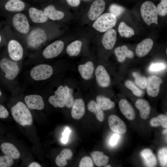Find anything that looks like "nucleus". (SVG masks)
Wrapping results in <instances>:
<instances>
[{
    "label": "nucleus",
    "instance_id": "1",
    "mask_svg": "<svg viewBox=\"0 0 167 167\" xmlns=\"http://www.w3.org/2000/svg\"><path fill=\"white\" fill-rule=\"evenodd\" d=\"M11 112L14 120L19 125L24 126L32 124L33 118L31 113L23 102L19 101L12 106Z\"/></svg>",
    "mask_w": 167,
    "mask_h": 167
},
{
    "label": "nucleus",
    "instance_id": "2",
    "mask_svg": "<svg viewBox=\"0 0 167 167\" xmlns=\"http://www.w3.org/2000/svg\"><path fill=\"white\" fill-rule=\"evenodd\" d=\"M19 68L16 61L3 57L0 59V78L6 83L13 80L18 75Z\"/></svg>",
    "mask_w": 167,
    "mask_h": 167
},
{
    "label": "nucleus",
    "instance_id": "3",
    "mask_svg": "<svg viewBox=\"0 0 167 167\" xmlns=\"http://www.w3.org/2000/svg\"><path fill=\"white\" fill-rule=\"evenodd\" d=\"M140 12L143 20L148 25L153 23L158 24L157 8L153 2L149 1L143 2L141 7Z\"/></svg>",
    "mask_w": 167,
    "mask_h": 167
},
{
    "label": "nucleus",
    "instance_id": "4",
    "mask_svg": "<svg viewBox=\"0 0 167 167\" xmlns=\"http://www.w3.org/2000/svg\"><path fill=\"white\" fill-rule=\"evenodd\" d=\"M117 22L116 17L110 13H105L99 17L92 26L96 30L103 32L115 26Z\"/></svg>",
    "mask_w": 167,
    "mask_h": 167
},
{
    "label": "nucleus",
    "instance_id": "5",
    "mask_svg": "<svg viewBox=\"0 0 167 167\" xmlns=\"http://www.w3.org/2000/svg\"><path fill=\"white\" fill-rule=\"evenodd\" d=\"M53 73V69L51 66L42 64L34 67L30 71V75L35 80L42 81L50 78Z\"/></svg>",
    "mask_w": 167,
    "mask_h": 167
},
{
    "label": "nucleus",
    "instance_id": "6",
    "mask_svg": "<svg viewBox=\"0 0 167 167\" xmlns=\"http://www.w3.org/2000/svg\"><path fill=\"white\" fill-rule=\"evenodd\" d=\"M47 38L45 31L41 28H37L31 32L28 37L27 42L30 47L36 48L46 41Z\"/></svg>",
    "mask_w": 167,
    "mask_h": 167
},
{
    "label": "nucleus",
    "instance_id": "7",
    "mask_svg": "<svg viewBox=\"0 0 167 167\" xmlns=\"http://www.w3.org/2000/svg\"><path fill=\"white\" fill-rule=\"evenodd\" d=\"M64 47L63 42L60 40L56 41L47 46L42 52L43 56L46 59H50L58 56Z\"/></svg>",
    "mask_w": 167,
    "mask_h": 167
},
{
    "label": "nucleus",
    "instance_id": "8",
    "mask_svg": "<svg viewBox=\"0 0 167 167\" xmlns=\"http://www.w3.org/2000/svg\"><path fill=\"white\" fill-rule=\"evenodd\" d=\"M13 24L16 30L19 33L26 34L30 30V25L26 16L23 14H16L12 19Z\"/></svg>",
    "mask_w": 167,
    "mask_h": 167
},
{
    "label": "nucleus",
    "instance_id": "9",
    "mask_svg": "<svg viewBox=\"0 0 167 167\" xmlns=\"http://www.w3.org/2000/svg\"><path fill=\"white\" fill-rule=\"evenodd\" d=\"M7 51L11 59L15 61L20 60L23 57L24 50L20 44L17 41L11 40L7 45Z\"/></svg>",
    "mask_w": 167,
    "mask_h": 167
},
{
    "label": "nucleus",
    "instance_id": "10",
    "mask_svg": "<svg viewBox=\"0 0 167 167\" xmlns=\"http://www.w3.org/2000/svg\"><path fill=\"white\" fill-rule=\"evenodd\" d=\"M108 125L110 129L118 134H123L126 131V127L124 122L115 115H110L108 119Z\"/></svg>",
    "mask_w": 167,
    "mask_h": 167
},
{
    "label": "nucleus",
    "instance_id": "11",
    "mask_svg": "<svg viewBox=\"0 0 167 167\" xmlns=\"http://www.w3.org/2000/svg\"><path fill=\"white\" fill-rule=\"evenodd\" d=\"M95 74L96 82L100 86L106 88L109 86L110 83V77L103 66H98L95 69Z\"/></svg>",
    "mask_w": 167,
    "mask_h": 167
},
{
    "label": "nucleus",
    "instance_id": "12",
    "mask_svg": "<svg viewBox=\"0 0 167 167\" xmlns=\"http://www.w3.org/2000/svg\"><path fill=\"white\" fill-rule=\"evenodd\" d=\"M25 104L29 109L41 110L45 107V104L42 97L36 94L27 95L24 98Z\"/></svg>",
    "mask_w": 167,
    "mask_h": 167
},
{
    "label": "nucleus",
    "instance_id": "13",
    "mask_svg": "<svg viewBox=\"0 0 167 167\" xmlns=\"http://www.w3.org/2000/svg\"><path fill=\"white\" fill-rule=\"evenodd\" d=\"M161 79L156 75H152L148 79L147 92L150 96L154 97L158 94L161 85L162 83Z\"/></svg>",
    "mask_w": 167,
    "mask_h": 167
},
{
    "label": "nucleus",
    "instance_id": "14",
    "mask_svg": "<svg viewBox=\"0 0 167 167\" xmlns=\"http://www.w3.org/2000/svg\"><path fill=\"white\" fill-rule=\"evenodd\" d=\"M63 91L64 86L62 85H60L55 91L54 94L49 97V102L54 107L62 108L65 106Z\"/></svg>",
    "mask_w": 167,
    "mask_h": 167
},
{
    "label": "nucleus",
    "instance_id": "15",
    "mask_svg": "<svg viewBox=\"0 0 167 167\" xmlns=\"http://www.w3.org/2000/svg\"><path fill=\"white\" fill-rule=\"evenodd\" d=\"M105 2L103 0L94 1L91 6L88 13L89 19L94 20L99 17L105 9Z\"/></svg>",
    "mask_w": 167,
    "mask_h": 167
},
{
    "label": "nucleus",
    "instance_id": "16",
    "mask_svg": "<svg viewBox=\"0 0 167 167\" xmlns=\"http://www.w3.org/2000/svg\"><path fill=\"white\" fill-rule=\"evenodd\" d=\"M71 107V113L73 118L79 120L83 117L85 108L84 102L82 99L77 98L75 100Z\"/></svg>",
    "mask_w": 167,
    "mask_h": 167
},
{
    "label": "nucleus",
    "instance_id": "17",
    "mask_svg": "<svg viewBox=\"0 0 167 167\" xmlns=\"http://www.w3.org/2000/svg\"><path fill=\"white\" fill-rule=\"evenodd\" d=\"M78 69L81 77L85 80H89L92 77L95 70L94 64L91 61L78 66Z\"/></svg>",
    "mask_w": 167,
    "mask_h": 167
},
{
    "label": "nucleus",
    "instance_id": "18",
    "mask_svg": "<svg viewBox=\"0 0 167 167\" xmlns=\"http://www.w3.org/2000/svg\"><path fill=\"white\" fill-rule=\"evenodd\" d=\"M116 34L114 29L111 28L106 31L102 40V45L106 49L110 50L113 48L116 41Z\"/></svg>",
    "mask_w": 167,
    "mask_h": 167
},
{
    "label": "nucleus",
    "instance_id": "19",
    "mask_svg": "<svg viewBox=\"0 0 167 167\" xmlns=\"http://www.w3.org/2000/svg\"><path fill=\"white\" fill-rule=\"evenodd\" d=\"M120 110L124 116L129 120H133L135 117V110L129 103L125 99H122L118 104Z\"/></svg>",
    "mask_w": 167,
    "mask_h": 167
},
{
    "label": "nucleus",
    "instance_id": "20",
    "mask_svg": "<svg viewBox=\"0 0 167 167\" xmlns=\"http://www.w3.org/2000/svg\"><path fill=\"white\" fill-rule=\"evenodd\" d=\"M153 45V41L150 38L143 40L137 46L135 50L137 55L140 57L144 56L150 51Z\"/></svg>",
    "mask_w": 167,
    "mask_h": 167
},
{
    "label": "nucleus",
    "instance_id": "21",
    "mask_svg": "<svg viewBox=\"0 0 167 167\" xmlns=\"http://www.w3.org/2000/svg\"><path fill=\"white\" fill-rule=\"evenodd\" d=\"M0 148L2 152L14 159L19 158L20 153L18 149L11 143L4 142L1 144Z\"/></svg>",
    "mask_w": 167,
    "mask_h": 167
},
{
    "label": "nucleus",
    "instance_id": "22",
    "mask_svg": "<svg viewBox=\"0 0 167 167\" xmlns=\"http://www.w3.org/2000/svg\"><path fill=\"white\" fill-rule=\"evenodd\" d=\"M135 106L139 110L140 116L142 119H146L148 118L151 108L147 101L143 99H138L135 102Z\"/></svg>",
    "mask_w": 167,
    "mask_h": 167
},
{
    "label": "nucleus",
    "instance_id": "23",
    "mask_svg": "<svg viewBox=\"0 0 167 167\" xmlns=\"http://www.w3.org/2000/svg\"><path fill=\"white\" fill-rule=\"evenodd\" d=\"M28 13L32 20L35 23H43L47 21L48 19V17L43 11L35 7L30 8Z\"/></svg>",
    "mask_w": 167,
    "mask_h": 167
},
{
    "label": "nucleus",
    "instance_id": "24",
    "mask_svg": "<svg viewBox=\"0 0 167 167\" xmlns=\"http://www.w3.org/2000/svg\"><path fill=\"white\" fill-rule=\"evenodd\" d=\"M141 155L146 167L156 166L157 164L156 158L150 149L148 148L143 149L141 152Z\"/></svg>",
    "mask_w": 167,
    "mask_h": 167
},
{
    "label": "nucleus",
    "instance_id": "25",
    "mask_svg": "<svg viewBox=\"0 0 167 167\" xmlns=\"http://www.w3.org/2000/svg\"><path fill=\"white\" fill-rule=\"evenodd\" d=\"M114 53L120 62L124 61L126 57L132 58L134 56L133 52L129 50L126 45L117 47L115 49Z\"/></svg>",
    "mask_w": 167,
    "mask_h": 167
},
{
    "label": "nucleus",
    "instance_id": "26",
    "mask_svg": "<svg viewBox=\"0 0 167 167\" xmlns=\"http://www.w3.org/2000/svg\"><path fill=\"white\" fill-rule=\"evenodd\" d=\"M72 156V151L69 149L65 148L57 156L55 160V163L58 167H64L67 164L66 160L70 159Z\"/></svg>",
    "mask_w": 167,
    "mask_h": 167
},
{
    "label": "nucleus",
    "instance_id": "27",
    "mask_svg": "<svg viewBox=\"0 0 167 167\" xmlns=\"http://www.w3.org/2000/svg\"><path fill=\"white\" fill-rule=\"evenodd\" d=\"M43 12L48 17L53 20H60L64 16L63 12L57 10L54 6L52 5L45 8Z\"/></svg>",
    "mask_w": 167,
    "mask_h": 167
},
{
    "label": "nucleus",
    "instance_id": "28",
    "mask_svg": "<svg viewBox=\"0 0 167 167\" xmlns=\"http://www.w3.org/2000/svg\"><path fill=\"white\" fill-rule=\"evenodd\" d=\"M91 156L96 165L98 167L105 165L109 160V157L101 152L93 151Z\"/></svg>",
    "mask_w": 167,
    "mask_h": 167
},
{
    "label": "nucleus",
    "instance_id": "29",
    "mask_svg": "<svg viewBox=\"0 0 167 167\" xmlns=\"http://www.w3.org/2000/svg\"><path fill=\"white\" fill-rule=\"evenodd\" d=\"M25 6L24 3L21 0H9L5 4V7L9 11L19 12L24 10Z\"/></svg>",
    "mask_w": 167,
    "mask_h": 167
},
{
    "label": "nucleus",
    "instance_id": "30",
    "mask_svg": "<svg viewBox=\"0 0 167 167\" xmlns=\"http://www.w3.org/2000/svg\"><path fill=\"white\" fill-rule=\"evenodd\" d=\"M87 108L90 112L95 114L98 121L101 122L103 121L104 118V113L96 102L93 100L90 101L88 104Z\"/></svg>",
    "mask_w": 167,
    "mask_h": 167
},
{
    "label": "nucleus",
    "instance_id": "31",
    "mask_svg": "<svg viewBox=\"0 0 167 167\" xmlns=\"http://www.w3.org/2000/svg\"><path fill=\"white\" fill-rule=\"evenodd\" d=\"M96 102L99 107L104 110L110 109L115 106V103L109 98L98 95L96 98Z\"/></svg>",
    "mask_w": 167,
    "mask_h": 167
},
{
    "label": "nucleus",
    "instance_id": "32",
    "mask_svg": "<svg viewBox=\"0 0 167 167\" xmlns=\"http://www.w3.org/2000/svg\"><path fill=\"white\" fill-rule=\"evenodd\" d=\"M82 44V42L79 40H76L72 42L67 47V53L71 56H77L80 52Z\"/></svg>",
    "mask_w": 167,
    "mask_h": 167
},
{
    "label": "nucleus",
    "instance_id": "33",
    "mask_svg": "<svg viewBox=\"0 0 167 167\" xmlns=\"http://www.w3.org/2000/svg\"><path fill=\"white\" fill-rule=\"evenodd\" d=\"M63 95L65 106L68 108H71L75 101L73 89L67 85H65L64 86Z\"/></svg>",
    "mask_w": 167,
    "mask_h": 167
},
{
    "label": "nucleus",
    "instance_id": "34",
    "mask_svg": "<svg viewBox=\"0 0 167 167\" xmlns=\"http://www.w3.org/2000/svg\"><path fill=\"white\" fill-rule=\"evenodd\" d=\"M118 31L121 36L126 38L131 37L135 35L134 30L123 22L119 24Z\"/></svg>",
    "mask_w": 167,
    "mask_h": 167
},
{
    "label": "nucleus",
    "instance_id": "35",
    "mask_svg": "<svg viewBox=\"0 0 167 167\" xmlns=\"http://www.w3.org/2000/svg\"><path fill=\"white\" fill-rule=\"evenodd\" d=\"M150 124L152 127L161 126L163 127H167V117L164 114H160L156 117L152 118L150 120Z\"/></svg>",
    "mask_w": 167,
    "mask_h": 167
},
{
    "label": "nucleus",
    "instance_id": "36",
    "mask_svg": "<svg viewBox=\"0 0 167 167\" xmlns=\"http://www.w3.org/2000/svg\"><path fill=\"white\" fill-rule=\"evenodd\" d=\"M132 74L135 78V82L137 85L141 88H146L147 85L148 79L137 72H134Z\"/></svg>",
    "mask_w": 167,
    "mask_h": 167
},
{
    "label": "nucleus",
    "instance_id": "37",
    "mask_svg": "<svg viewBox=\"0 0 167 167\" xmlns=\"http://www.w3.org/2000/svg\"><path fill=\"white\" fill-rule=\"evenodd\" d=\"M125 85L135 95L138 96H141L143 95V92L138 88L132 81L129 80H126L125 82Z\"/></svg>",
    "mask_w": 167,
    "mask_h": 167
},
{
    "label": "nucleus",
    "instance_id": "38",
    "mask_svg": "<svg viewBox=\"0 0 167 167\" xmlns=\"http://www.w3.org/2000/svg\"><path fill=\"white\" fill-rule=\"evenodd\" d=\"M158 156L160 163L161 166L162 167H167V148L165 147L160 149L158 152Z\"/></svg>",
    "mask_w": 167,
    "mask_h": 167
},
{
    "label": "nucleus",
    "instance_id": "39",
    "mask_svg": "<svg viewBox=\"0 0 167 167\" xmlns=\"http://www.w3.org/2000/svg\"><path fill=\"white\" fill-rule=\"evenodd\" d=\"M109 11L110 13L116 17L120 15L124 12V8L120 6L113 4L110 6Z\"/></svg>",
    "mask_w": 167,
    "mask_h": 167
},
{
    "label": "nucleus",
    "instance_id": "40",
    "mask_svg": "<svg viewBox=\"0 0 167 167\" xmlns=\"http://www.w3.org/2000/svg\"><path fill=\"white\" fill-rule=\"evenodd\" d=\"M13 163V160L10 157L5 155L0 156V167H10Z\"/></svg>",
    "mask_w": 167,
    "mask_h": 167
},
{
    "label": "nucleus",
    "instance_id": "41",
    "mask_svg": "<svg viewBox=\"0 0 167 167\" xmlns=\"http://www.w3.org/2000/svg\"><path fill=\"white\" fill-rule=\"evenodd\" d=\"M156 8L159 15L161 16L166 15L167 13V0H161Z\"/></svg>",
    "mask_w": 167,
    "mask_h": 167
},
{
    "label": "nucleus",
    "instance_id": "42",
    "mask_svg": "<svg viewBox=\"0 0 167 167\" xmlns=\"http://www.w3.org/2000/svg\"><path fill=\"white\" fill-rule=\"evenodd\" d=\"M93 162L92 159L88 156L83 157L81 160L79 165V167H93Z\"/></svg>",
    "mask_w": 167,
    "mask_h": 167
},
{
    "label": "nucleus",
    "instance_id": "43",
    "mask_svg": "<svg viewBox=\"0 0 167 167\" xmlns=\"http://www.w3.org/2000/svg\"><path fill=\"white\" fill-rule=\"evenodd\" d=\"M165 67V65L163 63H153L150 66V70L152 71H157L163 69Z\"/></svg>",
    "mask_w": 167,
    "mask_h": 167
},
{
    "label": "nucleus",
    "instance_id": "44",
    "mask_svg": "<svg viewBox=\"0 0 167 167\" xmlns=\"http://www.w3.org/2000/svg\"><path fill=\"white\" fill-rule=\"evenodd\" d=\"M9 115V113L6 108L0 104V118H7Z\"/></svg>",
    "mask_w": 167,
    "mask_h": 167
},
{
    "label": "nucleus",
    "instance_id": "45",
    "mask_svg": "<svg viewBox=\"0 0 167 167\" xmlns=\"http://www.w3.org/2000/svg\"><path fill=\"white\" fill-rule=\"evenodd\" d=\"M71 130L68 127H66L62 133V137L61 140L62 143H66L68 141L69 135L71 132Z\"/></svg>",
    "mask_w": 167,
    "mask_h": 167
},
{
    "label": "nucleus",
    "instance_id": "46",
    "mask_svg": "<svg viewBox=\"0 0 167 167\" xmlns=\"http://www.w3.org/2000/svg\"><path fill=\"white\" fill-rule=\"evenodd\" d=\"M119 138V135L118 134H114L112 136L110 140V144L113 146L116 145Z\"/></svg>",
    "mask_w": 167,
    "mask_h": 167
},
{
    "label": "nucleus",
    "instance_id": "47",
    "mask_svg": "<svg viewBox=\"0 0 167 167\" xmlns=\"http://www.w3.org/2000/svg\"><path fill=\"white\" fill-rule=\"evenodd\" d=\"M68 4L72 7L78 6L80 3V0H66Z\"/></svg>",
    "mask_w": 167,
    "mask_h": 167
},
{
    "label": "nucleus",
    "instance_id": "48",
    "mask_svg": "<svg viewBox=\"0 0 167 167\" xmlns=\"http://www.w3.org/2000/svg\"><path fill=\"white\" fill-rule=\"evenodd\" d=\"M28 167H41V166L38 163L33 162L30 163L28 166Z\"/></svg>",
    "mask_w": 167,
    "mask_h": 167
},
{
    "label": "nucleus",
    "instance_id": "49",
    "mask_svg": "<svg viewBox=\"0 0 167 167\" xmlns=\"http://www.w3.org/2000/svg\"><path fill=\"white\" fill-rule=\"evenodd\" d=\"M163 133L164 134H166L167 133V129L166 128L163 131Z\"/></svg>",
    "mask_w": 167,
    "mask_h": 167
},
{
    "label": "nucleus",
    "instance_id": "50",
    "mask_svg": "<svg viewBox=\"0 0 167 167\" xmlns=\"http://www.w3.org/2000/svg\"><path fill=\"white\" fill-rule=\"evenodd\" d=\"M2 93L1 91L0 90V98L2 97Z\"/></svg>",
    "mask_w": 167,
    "mask_h": 167
},
{
    "label": "nucleus",
    "instance_id": "51",
    "mask_svg": "<svg viewBox=\"0 0 167 167\" xmlns=\"http://www.w3.org/2000/svg\"><path fill=\"white\" fill-rule=\"evenodd\" d=\"M105 167H111V166L110 165H106Z\"/></svg>",
    "mask_w": 167,
    "mask_h": 167
},
{
    "label": "nucleus",
    "instance_id": "52",
    "mask_svg": "<svg viewBox=\"0 0 167 167\" xmlns=\"http://www.w3.org/2000/svg\"><path fill=\"white\" fill-rule=\"evenodd\" d=\"M1 40H2L1 36L0 35V43L1 42Z\"/></svg>",
    "mask_w": 167,
    "mask_h": 167
},
{
    "label": "nucleus",
    "instance_id": "53",
    "mask_svg": "<svg viewBox=\"0 0 167 167\" xmlns=\"http://www.w3.org/2000/svg\"></svg>",
    "mask_w": 167,
    "mask_h": 167
}]
</instances>
